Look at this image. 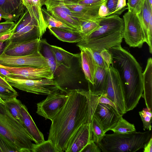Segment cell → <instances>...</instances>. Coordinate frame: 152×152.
<instances>
[{
  "label": "cell",
  "mask_w": 152,
  "mask_h": 152,
  "mask_svg": "<svg viewBox=\"0 0 152 152\" xmlns=\"http://www.w3.org/2000/svg\"><path fill=\"white\" fill-rule=\"evenodd\" d=\"M123 38L130 47L141 48L145 42L144 31L137 15L128 11L123 16Z\"/></svg>",
  "instance_id": "ba28073f"
},
{
  "label": "cell",
  "mask_w": 152,
  "mask_h": 152,
  "mask_svg": "<svg viewBox=\"0 0 152 152\" xmlns=\"http://www.w3.org/2000/svg\"><path fill=\"white\" fill-rule=\"evenodd\" d=\"M0 18H2L5 20H11L9 17L5 14L0 8Z\"/></svg>",
  "instance_id": "816d5d0a"
},
{
  "label": "cell",
  "mask_w": 152,
  "mask_h": 152,
  "mask_svg": "<svg viewBox=\"0 0 152 152\" xmlns=\"http://www.w3.org/2000/svg\"><path fill=\"white\" fill-rule=\"evenodd\" d=\"M0 136L17 152H30L34 140L23 124L0 103Z\"/></svg>",
  "instance_id": "277c9868"
},
{
  "label": "cell",
  "mask_w": 152,
  "mask_h": 152,
  "mask_svg": "<svg viewBox=\"0 0 152 152\" xmlns=\"http://www.w3.org/2000/svg\"><path fill=\"white\" fill-rule=\"evenodd\" d=\"M84 48L91 54L98 66L106 69H108V66L101 56L100 52L91 48Z\"/></svg>",
  "instance_id": "e575fe53"
},
{
  "label": "cell",
  "mask_w": 152,
  "mask_h": 152,
  "mask_svg": "<svg viewBox=\"0 0 152 152\" xmlns=\"http://www.w3.org/2000/svg\"><path fill=\"white\" fill-rule=\"evenodd\" d=\"M38 39L41 38L38 25L25 7L23 12L16 23L12 36L7 40L16 42Z\"/></svg>",
  "instance_id": "52a82bcc"
},
{
  "label": "cell",
  "mask_w": 152,
  "mask_h": 152,
  "mask_svg": "<svg viewBox=\"0 0 152 152\" xmlns=\"http://www.w3.org/2000/svg\"><path fill=\"white\" fill-rule=\"evenodd\" d=\"M64 4L71 11V16L80 22L96 20L101 17L98 14L100 5L91 6L78 3Z\"/></svg>",
  "instance_id": "2e32d148"
},
{
  "label": "cell",
  "mask_w": 152,
  "mask_h": 152,
  "mask_svg": "<svg viewBox=\"0 0 152 152\" xmlns=\"http://www.w3.org/2000/svg\"><path fill=\"white\" fill-rule=\"evenodd\" d=\"M151 137L150 131L105 134L97 144L103 152H134L143 148Z\"/></svg>",
  "instance_id": "5b68a950"
},
{
  "label": "cell",
  "mask_w": 152,
  "mask_h": 152,
  "mask_svg": "<svg viewBox=\"0 0 152 152\" xmlns=\"http://www.w3.org/2000/svg\"><path fill=\"white\" fill-rule=\"evenodd\" d=\"M143 151L144 152H152V138L151 137L148 141L144 145Z\"/></svg>",
  "instance_id": "c3c4849f"
},
{
  "label": "cell",
  "mask_w": 152,
  "mask_h": 152,
  "mask_svg": "<svg viewBox=\"0 0 152 152\" xmlns=\"http://www.w3.org/2000/svg\"><path fill=\"white\" fill-rule=\"evenodd\" d=\"M42 11L48 28L53 27L70 31H78L52 16L45 8H42Z\"/></svg>",
  "instance_id": "83f0119b"
},
{
  "label": "cell",
  "mask_w": 152,
  "mask_h": 152,
  "mask_svg": "<svg viewBox=\"0 0 152 152\" xmlns=\"http://www.w3.org/2000/svg\"><path fill=\"white\" fill-rule=\"evenodd\" d=\"M41 39L20 42L6 41L3 53L12 56H20L33 54L40 51Z\"/></svg>",
  "instance_id": "9a60e30c"
},
{
  "label": "cell",
  "mask_w": 152,
  "mask_h": 152,
  "mask_svg": "<svg viewBox=\"0 0 152 152\" xmlns=\"http://www.w3.org/2000/svg\"><path fill=\"white\" fill-rule=\"evenodd\" d=\"M4 104L13 116L19 121L23 123L21 112V107L23 104L21 101L17 99V97L4 100Z\"/></svg>",
  "instance_id": "4316f807"
},
{
  "label": "cell",
  "mask_w": 152,
  "mask_h": 152,
  "mask_svg": "<svg viewBox=\"0 0 152 152\" xmlns=\"http://www.w3.org/2000/svg\"><path fill=\"white\" fill-rule=\"evenodd\" d=\"M81 67L88 83L93 84L98 66L90 53L85 48L79 47Z\"/></svg>",
  "instance_id": "ac0fdd59"
},
{
  "label": "cell",
  "mask_w": 152,
  "mask_h": 152,
  "mask_svg": "<svg viewBox=\"0 0 152 152\" xmlns=\"http://www.w3.org/2000/svg\"><path fill=\"white\" fill-rule=\"evenodd\" d=\"M101 149L92 140L82 149L81 152H100Z\"/></svg>",
  "instance_id": "8d00e7d4"
},
{
  "label": "cell",
  "mask_w": 152,
  "mask_h": 152,
  "mask_svg": "<svg viewBox=\"0 0 152 152\" xmlns=\"http://www.w3.org/2000/svg\"><path fill=\"white\" fill-rule=\"evenodd\" d=\"M143 94L142 96L144 99L147 108H152V60L149 58L145 69L142 73Z\"/></svg>",
  "instance_id": "44dd1931"
},
{
  "label": "cell",
  "mask_w": 152,
  "mask_h": 152,
  "mask_svg": "<svg viewBox=\"0 0 152 152\" xmlns=\"http://www.w3.org/2000/svg\"><path fill=\"white\" fill-rule=\"evenodd\" d=\"M12 75V73L10 71L0 66V76L2 77H11Z\"/></svg>",
  "instance_id": "7dc6e473"
},
{
  "label": "cell",
  "mask_w": 152,
  "mask_h": 152,
  "mask_svg": "<svg viewBox=\"0 0 152 152\" xmlns=\"http://www.w3.org/2000/svg\"><path fill=\"white\" fill-rule=\"evenodd\" d=\"M148 1L150 6L152 7V0H148Z\"/></svg>",
  "instance_id": "11a10c76"
},
{
  "label": "cell",
  "mask_w": 152,
  "mask_h": 152,
  "mask_svg": "<svg viewBox=\"0 0 152 152\" xmlns=\"http://www.w3.org/2000/svg\"><path fill=\"white\" fill-rule=\"evenodd\" d=\"M16 23L13 21L5 20L0 23V30L9 31L12 30L15 27Z\"/></svg>",
  "instance_id": "ab89813d"
},
{
  "label": "cell",
  "mask_w": 152,
  "mask_h": 152,
  "mask_svg": "<svg viewBox=\"0 0 152 152\" xmlns=\"http://www.w3.org/2000/svg\"><path fill=\"white\" fill-rule=\"evenodd\" d=\"M21 0H0V8L10 18L16 22L24 10Z\"/></svg>",
  "instance_id": "603a6c76"
},
{
  "label": "cell",
  "mask_w": 152,
  "mask_h": 152,
  "mask_svg": "<svg viewBox=\"0 0 152 152\" xmlns=\"http://www.w3.org/2000/svg\"><path fill=\"white\" fill-rule=\"evenodd\" d=\"M92 140L90 122L79 126L69 139L65 151L81 152L84 147Z\"/></svg>",
  "instance_id": "5bb4252c"
},
{
  "label": "cell",
  "mask_w": 152,
  "mask_h": 152,
  "mask_svg": "<svg viewBox=\"0 0 152 152\" xmlns=\"http://www.w3.org/2000/svg\"><path fill=\"white\" fill-rule=\"evenodd\" d=\"M67 93L66 102L51 121L48 138L59 152L65 151L73 134L82 124L90 122L94 112L86 92L75 89Z\"/></svg>",
  "instance_id": "6da1fadb"
},
{
  "label": "cell",
  "mask_w": 152,
  "mask_h": 152,
  "mask_svg": "<svg viewBox=\"0 0 152 152\" xmlns=\"http://www.w3.org/2000/svg\"><path fill=\"white\" fill-rule=\"evenodd\" d=\"M6 44V41L4 42L0 41V55L3 53Z\"/></svg>",
  "instance_id": "f5cc1de1"
},
{
  "label": "cell",
  "mask_w": 152,
  "mask_h": 152,
  "mask_svg": "<svg viewBox=\"0 0 152 152\" xmlns=\"http://www.w3.org/2000/svg\"><path fill=\"white\" fill-rule=\"evenodd\" d=\"M0 84L4 87L12 90H14L13 87L4 79L0 76Z\"/></svg>",
  "instance_id": "681fc988"
},
{
  "label": "cell",
  "mask_w": 152,
  "mask_h": 152,
  "mask_svg": "<svg viewBox=\"0 0 152 152\" xmlns=\"http://www.w3.org/2000/svg\"><path fill=\"white\" fill-rule=\"evenodd\" d=\"M4 79L12 87L27 92L48 95L61 91L53 79L44 78L39 80L5 77Z\"/></svg>",
  "instance_id": "8992f818"
},
{
  "label": "cell",
  "mask_w": 152,
  "mask_h": 152,
  "mask_svg": "<svg viewBox=\"0 0 152 152\" xmlns=\"http://www.w3.org/2000/svg\"><path fill=\"white\" fill-rule=\"evenodd\" d=\"M126 0H118L115 10L113 14L120 15L127 8Z\"/></svg>",
  "instance_id": "74e56055"
},
{
  "label": "cell",
  "mask_w": 152,
  "mask_h": 152,
  "mask_svg": "<svg viewBox=\"0 0 152 152\" xmlns=\"http://www.w3.org/2000/svg\"><path fill=\"white\" fill-rule=\"evenodd\" d=\"M139 114L143 123L144 130L151 131L152 127L151 110H148L147 108H143L139 112Z\"/></svg>",
  "instance_id": "d6a6232c"
},
{
  "label": "cell",
  "mask_w": 152,
  "mask_h": 152,
  "mask_svg": "<svg viewBox=\"0 0 152 152\" xmlns=\"http://www.w3.org/2000/svg\"><path fill=\"white\" fill-rule=\"evenodd\" d=\"M108 50L112 56L111 65L117 71L122 83L127 112L136 107L143 94L142 68L135 58L121 45Z\"/></svg>",
  "instance_id": "7a4b0ae2"
},
{
  "label": "cell",
  "mask_w": 152,
  "mask_h": 152,
  "mask_svg": "<svg viewBox=\"0 0 152 152\" xmlns=\"http://www.w3.org/2000/svg\"><path fill=\"white\" fill-rule=\"evenodd\" d=\"M0 152H2L0 148Z\"/></svg>",
  "instance_id": "6f0895ef"
},
{
  "label": "cell",
  "mask_w": 152,
  "mask_h": 152,
  "mask_svg": "<svg viewBox=\"0 0 152 152\" xmlns=\"http://www.w3.org/2000/svg\"><path fill=\"white\" fill-rule=\"evenodd\" d=\"M64 93L59 91L47 95L45 99L37 103L36 113L51 121L67 100L68 94Z\"/></svg>",
  "instance_id": "30bf717a"
},
{
  "label": "cell",
  "mask_w": 152,
  "mask_h": 152,
  "mask_svg": "<svg viewBox=\"0 0 152 152\" xmlns=\"http://www.w3.org/2000/svg\"><path fill=\"white\" fill-rule=\"evenodd\" d=\"M80 0H46L45 4L50 5L78 3Z\"/></svg>",
  "instance_id": "f35d334b"
},
{
  "label": "cell",
  "mask_w": 152,
  "mask_h": 152,
  "mask_svg": "<svg viewBox=\"0 0 152 152\" xmlns=\"http://www.w3.org/2000/svg\"><path fill=\"white\" fill-rule=\"evenodd\" d=\"M98 103H103L108 104L113 107L117 110L116 106L115 104L109 99L107 98L105 94H102L99 96L97 99Z\"/></svg>",
  "instance_id": "7bdbcfd3"
},
{
  "label": "cell",
  "mask_w": 152,
  "mask_h": 152,
  "mask_svg": "<svg viewBox=\"0 0 152 152\" xmlns=\"http://www.w3.org/2000/svg\"><path fill=\"white\" fill-rule=\"evenodd\" d=\"M48 28L52 34L59 40L63 42L78 43L83 39L78 31H70L53 27Z\"/></svg>",
  "instance_id": "d4e9b609"
},
{
  "label": "cell",
  "mask_w": 152,
  "mask_h": 152,
  "mask_svg": "<svg viewBox=\"0 0 152 152\" xmlns=\"http://www.w3.org/2000/svg\"><path fill=\"white\" fill-rule=\"evenodd\" d=\"M22 0H21V1H22Z\"/></svg>",
  "instance_id": "680465c9"
},
{
  "label": "cell",
  "mask_w": 152,
  "mask_h": 152,
  "mask_svg": "<svg viewBox=\"0 0 152 152\" xmlns=\"http://www.w3.org/2000/svg\"><path fill=\"white\" fill-rule=\"evenodd\" d=\"M110 130L118 134L128 133L136 131L135 126L124 119L122 116L115 126Z\"/></svg>",
  "instance_id": "f1b7e54d"
},
{
  "label": "cell",
  "mask_w": 152,
  "mask_h": 152,
  "mask_svg": "<svg viewBox=\"0 0 152 152\" xmlns=\"http://www.w3.org/2000/svg\"><path fill=\"white\" fill-rule=\"evenodd\" d=\"M12 32L8 34L4 35L0 37V41L4 42L9 39L12 36Z\"/></svg>",
  "instance_id": "f907efd6"
},
{
  "label": "cell",
  "mask_w": 152,
  "mask_h": 152,
  "mask_svg": "<svg viewBox=\"0 0 152 152\" xmlns=\"http://www.w3.org/2000/svg\"><path fill=\"white\" fill-rule=\"evenodd\" d=\"M0 64L10 66H30L39 68L48 66L40 51L20 56H8L3 53L0 55Z\"/></svg>",
  "instance_id": "7c38bea8"
},
{
  "label": "cell",
  "mask_w": 152,
  "mask_h": 152,
  "mask_svg": "<svg viewBox=\"0 0 152 152\" xmlns=\"http://www.w3.org/2000/svg\"><path fill=\"white\" fill-rule=\"evenodd\" d=\"M32 152H59L52 141L49 140L44 141L38 144L33 143Z\"/></svg>",
  "instance_id": "1f68e13d"
},
{
  "label": "cell",
  "mask_w": 152,
  "mask_h": 152,
  "mask_svg": "<svg viewBox=\"0 0 152 152\" xmlns=\"http://www.w3.org/2000/svg\"><path fill=\"white\" fill-rule=\"evenodd\" d=\"M0 103L2 104H4V101L1 99V98L0 97Z\"/></svg>",
  "instance_id": "9f6ffc18"
},
{
  "label": "cell",
  "mask_w": 152,
  "mask_h": 152,
  "mask_svg": "<svg viewBox=\"0 0 152 152\" xmlns=\"http://www.w3.org/2000/svg\"><path fill=\"white\" fill-rule=\"evenodd\" d=\"M0 148L2 152H15L9 144L0 136Z\"/></svg>",
  "instance_id": "f6af8a7d"
},
{
  "label": "cell",
  "mask_w": 152,
  "mask_h": 152,
  "mask_svg": "<svg viewBox=\"0 0 152 152\" xmlns=\"http://www.w3.org/2000/svg\"><path fill=\"white\" fill-rule=\"evenodd\" d=\"M145 0H128L127 3L128 11L138 15L140 12Z\"/></svg>",
  "instance_id": "836d02e7"
},
{
  "label": "cell",
  "mask_w": 152,
  "mask_h": 152,
  "mask_svg": "<svg viewBox=\"0 0 152 152\" xmlns=\"http://www.w3.org/2000/svg\"><path fill=\"white\" fill-rule=\"evenodd\" d=\"M107 77L108 69L98 66L93 84L88 83V90L97 96L105 94Z\"/></svg>",
  "instance_id": "7402d4cb"
},
{
  "label": "cell",
  "mask_w": 152,
  "mask_h": 152,
  "mask_svg": "<svg viewBox=\"0 0 152 152\" xmlns=\"http://www.w3.org/2000/svg\"><path fill=\"white\" fill-rule=\"evenodd\" d=\"M137 15L144 31L146 42L148 29L152 16V7L150 6L148 0H144L141 11Z\"/></svg>",
  "instance_id": "484cf974"
},
{
  "label": "cell",
  "mask_w": 152,
  "mask_h": 152,
  "mask_svg": "<svg viewBox=\"0 0 152 152\" xmlns=\"http://www.w3.org/2000/svg\"><path fill=\"white\" fill-rule=\"evenodd\" d=\"M106 96L115 105L119 114L123 116L126 111L122 83L117 70L111 65L108 66Z\"/></svg>",
  "instance_id": "9c48e42d"
},
{
  "label": "cell",
  "mask_w": 152,
  "mask_h": 152,
  "mask_svg": "<svg viewBox=\"0 0 152 152\" xmlns=\"http://www.w3.org/2000/svg\"><path fill=\"white\" fill-rule=\"evenodd\" d=\"M18 96V93L15 89H9L0 84V97L3 101Z\"/></svg>",
  "instance_id": "d590c367"
},
{
  "label": "cell",
  "mask_w": 152,
  "mask_h": 152,
  "mask_svg": "<svg viewBox=\"0 0 152 152\" xmlns=\"http://www.w3.org/2000/svg\"><path fill=\"white\" fill-rule=\"evenodd\" d=\"M99 26L85 37L77 46L92 49L100 52L104 49L121 45L124 28L123 19L112 14L99 20Z\"/></svg>",
  "instance_id": "3957f363"
},
{
  "label": "cell",
  "mask_w": 152,
  "mask_h": 152,
  "mask_svg": "<svg viewBox=\"0 0 152 152\" xmlns=\"http://www.w3.org/2000/svg\"><path fill=\"white\" fill-rule=\"evenodd\" d=\"M105 0H80L78 4L86 5L96 6L100 5Z\"/></svg>",
  "instance_id": "60d3db41"
},
{
  "label": "cell",
  "mask_w": 152,
  "mask_h": 152,
  "mask_svg": "<svg viewBox=\"0 0 152 152\" xmlns=\"http://www.w3.org/2000/svg\"><path fill=\"white\" fill-rule=\"evenodd\" d=\"M47 11L53 17L71 28L79 31L80 22L69 15L58 5H45Z\"/></svg>",
  "instance_id": "d6986e66"
},
{
  "label": "cell",
  "mask_w": 152,
  "mask_h": 152,
  "mask_svg": "<svg viewBox=\"0 0 152 152\" xmlns=\"http://www.w3.org/2000/svg\"><path fill=\"white\" fill-rule=\"evenodd\" d=\"M50 48L57 63L69 69L72 68L73 59L80 55L70 53L55 45H50Z\"/></svg>",
  "instance_id": "cb8c5ba5"
},
{
  "label": "cell",
  "mask_w": 152,
  "mask_h": 152,
  "mask_svg": "<svg viewBox=\"0 0 152 152\" xmlns=\"http://www.w3.org/2000/svg\"><path fill=\"white\" fill-rule=\"evenodd\" d=\"M0 66L12 73L11 78L32 80L54 79L53 74L49 66L39 68L30 66H10L1 64Z\"/></svg>",
  "instance_id": "8fae6325"
},
{
  "label": "cell",
  "mask_w": 152,
  "mask_h": 152,
  "mask_svg": "<svg viewBox=\"0 0 152 152\" xmlns=\"http://www.w3.org/2000/svg\"><path fill=\"white\" fill-rule=\"evenodd\" d=\"M46 1V0H22L24 6L38 25L41 39L46 31V29L48 28L42 11V6L45 5Z\"/></svg>",
  "instance_id": "e0dca14e"
},
{
  "label": "cell",
  "mask_w": 152,
  "mask_h": 152,
  "mask_svg": "<svg viewBox=\"0 0 152 152\" xmlns=\"http://www.w3.org/2000/svg\"><path fill=\"white\" fill-rule=\"evenodd\" d=\"M99 19L95 20L80 22L79 32L83 38L91 33L99 26Z\"/></svg>",
  "instance_id": "4dcf8cb0"
},
{
  "label": "cell",
  "mask_w": 152,
  "mask_h": 152,
  "mask_svg": "<svg viewBox=\"0 0 152 152\" xmlns=\"http://www.w3.org/2000/svg\"><path fill=\"white\" fill-rule=\"evenodd\" d=\"M93 116L106 133L115 126L122 116L110 105L99 103L96 106Z\"/></svg>",
  "instance_id": "4fadbf2b"
},
{
  "label": "cell",
  "mask_w": 152,
  "mask_h": 152,
  "mask_svg": "<svg viewBox=\"0 0 152 152\" xmlns=\"http://www.w3.org/2000/svg\"><path fill=\"white\" fill-rule=\"evenodd\" d=\"M110 12L106 5V1L103 2L100 6L98 14L101 17H104L109 15Z\"/></svg>",
  "instance_id": "ee69618b"
},
{
  "label": "cell",
  "mask_w": 152,
  "mask_h": 152,
  "mask_svg": "<svg viewBox=\"0 0 152 152\" xmlns=\"http://www.w3.org/2000/svg\"><path fill=\"white\" fill-rule=\"evenodd\" d=\"M106 5L109 10V15L113 14L118 0H105Z\"/></svg>",
  "instance_id": "bcb514c9"
},
{
  "label": "cell",
  "mask_w": 152,
  "mask_h": 152,
  "mask_svg": "<svg viewBox=\"0 0 152 152\" xmlns=\"http://www.w3.org/2000/svg\"><path fill=\"white\" fill-rule=\"evenodd\" d=\"M100 53L107 66L111 64L112 60V56L108 50L104 49L100 52Z\"/></svg>",
  "instance_id": "b9f144b4"
},
{
  "label": "cell",
  "mask_w": 152,
  "mask_h": 152,
  "mask_svg": "<svg viewBox=\"0 0 152 152\" xmlns=\"http://www.w3.org/2000/svg\"><path fill=\"white\" fill-rule=\"evenodd\" d=\"M14 28L12 30H0V37L4 35L12 32L13 31Z\"/></svg>",
  "instance_id": "db71d44e"
},
{
  "label": "cell",
  "mask_w": 152,
  "mask_h": 152,
  "mask_svg": "<svg viewBox=\"0 0 152 152\" xmlns=\"http://www.w3.org/2000/svg\"><path fill=\"white\" fill-rule=\"evenodd\" d=\"M90 123L92 133V140L97 145L104 136L105 132L94 116L92 118Z\"/></svg>",
  "instance_id": "f546056e"
},
{
  "label": "cell",
  "mask_w": 152,
  "mask_h": 152,
  "mask_svg": "<svg viewBox=\"0 0 152 152\" xmlns=\"http://www.w3.org/2000/svg\"><path fill=\"white\" fill-rule=\"evenodd\" d=\"M21 112L23 124L33 139L34 142L38 144L44 141L43 134L36 125L24 104H23L21 107Z\"/></svg>",
  "instance_id": "ffe728a7"
}]
</instances>
